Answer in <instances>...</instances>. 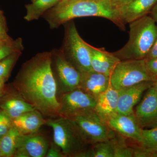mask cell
<instances>
[{
	"label": "cell",
	"instance_id": "9a60e30c",
	"mask_svg": "<svg viewBox=\"0 0 157 157\" xmlns=\"http://www.w3.org/2000/svg\"><path fill=\"white\" fill-rule=\"evenodd\" d=\"M157 3V0H134L117 9L121 22L125 25L147 15Z\"/></svg>",
	"mask_w": 157,
	"mask_h": 157
},
{
	"label": "cell",
	"instance_id": "52a82bcc",
	"mask_svg": "<svg viewBox=\"0 0 157 157\" xmlns=\"http://www.w3.org/2000/svg\"><path fill=\"white\" fill-rule=\"evenodd\" d=\"M51 53L52 70L59 98L64 93L78 88L81 74L66 59L60 48L52 49Z\"/></svg>",
	"mask_w": 157,
	"mask_h": 157
},
{
	"label": "cell",
	"instance_id": "ac0fdd59",
	"mask_svg": "<svg viewBox=\"0 0 157 157\" xmlns=\"http://www.w3.org/2000/svg\"><path fill=\"white\" fill-rule=\"evenodd\" d=\"M0 108L3 109L11 119L16 118L23 113L36 109L20 95L14 92L5 95L0 98Z\"/></svg>",
	"mask_w": 157,
	"mask_h": 157
},
{
	"label": "cell",
	"instance_id": "44dd1931",
	"mask_svg": "<svg viewBox=\"0 0 157 157\" xmlns=\"http://www.w3.org/2000/svg\"><path fill=\"white\" fill-rule=\"evenodd\" d=\"M20 134L14 127L0 138V149L2 157H14Z\"/></svg>",
	"mask_w": 157,
	"mask_h": 157
},
{
	"label": "cell",
	"instance_id": "e575fe53",
	"mask_svg": "<svg viewBox=\"0 0 157 157\" xmlns=\"http://www.w3.org/2000/svg\"><path fill=\"white\" fill-rule=\"evenodd\" d=\"M5 82L0 79V98L2 95L4 93V87H5Z\"/></svg>",
	"mask_w": 157,
	"mask_h": 157
},
{
	"label": "cell",
	"instance_id": "4dcf8cb0",
	"mask_svg": "<svg viewBox=\"0 0 157 157\" xmlns=\"http://www.w3.org/2000/svg\"><path fill=\"white\" fill-rule=\"evenodd\" d=\"M145 59L147 70L157 77V58Z\"/></svg>",
	"mask_w": 157,
	"mask_h": 157
},
{
	"label": "cell",
	"instance_id": "d590c367",
	"mask_svg": "<svg viewBox=\"0 0 157 157\" xmlns=\"http://www.w3.org/2000/svg\"><path fill=\"white\" fill-rule=\"evenodd\" d=\"M154 86L155 90L156 93L157 95V78L155 81L154 84Z\"/></svg>",
	"mask_w": 157,
	"mask_h": 157
},
{
	"label": "cell",
	"instance_id": "d6a6232c",
	"mask_svg": "<svg viewBox=\"0 0 157 157\" xmlns=\"http://www.w3.org/2000/svg\"><path fill=\"white\" fill-rule=\"evenodd\" d=\"M157 58V37L145 59Z\"/></svg>",
	"mask_w": 157,
	"mask_h": 157
},
{
	"label": "cell",
	"instance_id": "d6986e66",
	"mask_svg": "<svg viewBox=\"0 0 157 157\" xmlns=\"http://www.w3.org/2000/svg\"><path fill=\"white\" fill-rule=\"evenodd\" d=\"M119 91L111 86L98 96L94 110L103 120L107 121L117 113Z\"/></svg>",
	"mask_w": 157,
	"mask_h": 157
},
{
	"label": "cell",
	"instance_id": "83f0119b",
	"mask_svg": "<svg viewBox=\"0 0 157 157\" xmlns=\"http://www.w3.org/2000/svg\"><path fill=\"white\" fill-rule=\"evenodd\" d=\"M11 38L8 34V28L6 17L2 11L0 9V41L7 40Z\"/></svg>",
	"mask_w": 157,
	"mask_h": 157
},
{
	"label": "cell",
	"instance_id": "836d02e7",
	"mask_svg": "<svg viewBox=\"0 0 157 157\" xmlns=\"http://www.w3.org/2000/svg\"><path fill=\"white\" fill-rule=\"evenodd\" d=\"M151 13V17L154 20L157 24V3L152 9Z\"/></svg>",
	"mask_w": 157,
	"mask_h": 157
},
{
	"label": "cell",
	"instance_id": "603a6c76",
	"mask_svg": "<svg viewBox=\"0 0 157 157\" xmlns=\"http://www.w3.org/2000/svg\"><path fill=\"white\" fill-rule=\"evenodd\" d=\"M22 51L15 52L0 61V79L6 82Z\"/></svg>",
	"mask_w": 157,
	"mask_h": 157
},
{
	"label": "cell",
	"instance_id": "74e56055",
	"mask_svg": "<svg viewBox=\"0 0 157 157\" xmlns=\"http://www.w3.org/2000/svg\"><path fill=\"white\" fill-rule=\"evenodd\" d=\"M35 1H36V0H31V2H33Z\"/></svg>",
	"mask_w": 157,
	"mask_h": 157
},
{
	"label": "cell",
	"instance_id": "7c38bea8",
	"mask_svg": "<svg viewBox=\"0 0 157 157\" xmlns=\"http://www.w3.org/2000/svg\"><path fill=\"white\" fill-rule=\"evenodd\" d=\"M106 122L119 135L132 139L140 144L142 143V129L137 124L134 114L126 115L116 113Z\"/></svg>",
	"mask_w": 157,
	"mask_h": 157
},
{
	"label": "cell",
	"instance_id": "3957f363",
	"mask_svg": "<svg viewBox=\"0 0 157 157\" xmlns=\"http://www.w3.org/2000/svg\"><path fill=\"white\" fill-rule=\"evenodd\" d=\"M126 44L113 53L121 61L145 59L157 37V24L145 15L130 23Z\"/></svg>",
	"mask_w": 157,
	"mask_h": 157
},
{
	"label": "cell",
	"instance_id": "f1b7e54d",
	"mask_svg": "<svg viewBox=\"0 0 157 157\" xmlns=\"http://www.w3.org/2000/svg\"><path fill=\"white\" fill-rule=\"evenodd\" d=\"M137 157H157V147L151 149L145 148L140 146L136 152Z\"/></svg>",
	"mask_w": 157,
	"mask_h": 157
},
{
	"label": "cell",
	"instance_id": "ba28073f",
	"mask_svg": "<svg viewBox=\"0 0 157 157\" xmlns=\"http://www.w3.org/2000/svg\"><path fill=\"white\" fill-rule=\"evenodd\" d=\"M71 119L78 125L86 139L91 145L110 140L117 134L94 109L78 114Z\"/></svg>",
	"mask_w": 157,
	"mask_h": 157
},
{
	"label": "cell",
	"instance_id": "8992f818",
	"mask_svg": "<svg viewBox=\"0 0 157 157\" xmlns=\"http://www.w3.org/2000/svg\"><path fill=\"white\" fill-rule=\"evenodd\" d=\"M156 76L147 68L145 59L121 61L110 76V83L121 90L145 81L155 82Z\"/></svg>",
	"mask_w": 157,
	"mask_h": 157
},
{
	"label": "cell",
	"instance_id": "e0dca14e",
	"mask_svg": "<svg viewBox=\"0 0 157 157\" xmlns=\"http://www.w3.org/2000/svg\"><path fill=\"white\" fill-rule=\"evenodd\" d=\"M37 109L23 113L12 120V127L15 128L20 135H26L36 133L46 124V119Z\"/></svg>",
	"mask_w": 157,
	"mask_h": 157
},
{
	"label": "cell",
	"instance_id": "277c9868",
	"mask_svg": "<svg viewBox=\"0 0 157 157\" xmlns=\"http://www.w3.org/2000/svg\"><path fill=\"white\" fill-rule=\"evenodd\" d=\"M45 124L52 129L53 143L65 157H83L92 146L72 119L61 116L50 118L46 119Z\"/></svg>",
	"mask_w": 157,
	"mask_h": 157
},
{
	"label": "cell",
	"instance_id": "f546056e",
	"mask_svg": "<svg viewBox=\"0 0 157 157\" xmlns=\"http://www.w3.org/2000/svg\"><path fill=\"white\" fill-rule=\"evenodd\" d=\"M46 157H65L58 147L55 145L53 142L51 143L47 152Z\"/></svg>",
	"mask_w": 157,
	"mask_h": 157
},
{
	"label": "cell",
	"instance_id": "d4e9b609",
	"mask_svg": "<svg viewBox=\"0 0 157 157\" xmlns=\"http://www.w3.org/2000/svg\"><path fill=\"white\" fill-rule=\"evenodd\" d=\"M114 157H132L134 156V147L128 146L124 139L117 134L113 138Z\"/></svg>",
	"mask_w": 157,
	"mask_h": 157
},
{
	"label": "cell",
	"instance_id": "7a4b0ae2",
	"mask_svg": "<svg viewBox=\"0 0 157 157\" xmlns=\"http://www.w3.org/2000/svg\"><path fill=\"white\" fill-rule=\"evenodd\" d=\"M92 16L107 18L122 29L125 28L111 0H61L42 17L51 29H55L74 18Z\"/></svg>",
	"mask_w": 157,
	"mask_h": 157
},
{
	"label": "cell",
	"instance_id": "484cf974",
	"mask_svg": "<svg viewBox=\"0 0 157 157\" xmlns=\"http://www.w3.org/2000/svg\"><path fill=\"white\" fill-rule=\"evenodd\" d=\"M142 142L140 146L145 148L157 147V126L150 129H141Z\"/></svg>",
	"mask_w": 157,
	"mask_h": 157
},
{
	"label": "cell",
	"instance_id": "9c48e42d",
	"mask_svg": "<svg viewBox=\"0 0 157 157\" xmlns=\"http://www.w3.org/2000/svg\"><path fill=\"white\" fill-rule=\"evenodd\" d=\"M59 116L72 118L90 110H94L96 100L79 88L64 93L58 98Z\"/></svg>",
	"mask_w": 157,
	"mask_h": 157
},
{
	"label": "cell",
	"instance_id": "2e32d148",
	"mask_svg": "<svg viewBox=\"0 0 157 157\" xmlns=\"http://www.w3.org/2000/svg\"><path fill=\"white\" fill-rule=\"evenodd\" d=\"M110 77L90 70L81 74L78 88L97 101L98 96L110 85Z\"/></svg>",
	"mask_w": 157,
	"mask_h": 157
},
{
	"label": "cell",
	"instance_id": "4316f807",
	"mask_svg": "<svg viewBox=\"0 0 157 157\" xmlns=\"http://www.w3.org/2000/svg\"><path fill=\"white\" fill-rule=\"evenodd\" d=\"M12 126L11 118L0 108V138L6 135Z\"/></svg>",
	"mask_w": 157,
	"mask_h": 157
},
{
	"label": "cell",
	"instance_id": "cb8c5ba5",
	"mask_svg": "<svg viewBox=\"0 0 157 157\" xmlns=\"http://www.w3.org/2000/svg\"><path fill=\"white\" fill-rule=\"evenodd\" d=\"M24 49L22 39L11 38L0 41V61L15 52L23 51Z\"/></svg>",
	"mask_w": 157,
	"mask_h": 157
},
{
	"label": "cell",
	"instance_id": "5bb4252c",
	"mask_svg": "<svg viewBox=\"0 0 157 157\" xmlns=\"http://www.w3.org/2000/svg\"><path fill=\"white\" fill-rule=\"evenodd\" d=\"M92 70L110 77L121 60L104 48H98L89 44Z\"/></svg>",
	"mask_w": 157,
	"mask_h": 157
},
{
	"label": "cell",
	"instance_id": "1f68e13d",
	"mask_svg": "<svg viewBox=\"0 0 157 157\" xmlns=\"http://www.w3.org/2000/svg\"><path fill=\"white\" fill-rule=\"evenodd\" d=\"M134 0H111V4L114 9H117L128 5Z\"/></svg>",
	"mask_w": 157,
	"mask_h": 157
},
{
	"label": "cell",
	"instance_id": "30bf717a",
	"mask_svg": "<svg viewBox=\"0 0 157 157\" xmlns=\"http://www.w3.org/2000/svg\"><path fill=\"white\" fill-rule=\"evenodd\" d=\"M134 114L141 129L157 126V95L154 85L147 90L142 101L135 108Z\"/></svg>",
	"mask_w": 157,
	"mask_h": 157
},
{
	"label": "cell",
	"instance_id": "8d00e7d4",
	"mask_svg": "<svg viewBox=\"0 0 157 157\" xmlns=\"http://www.w3.org/2000/svg\"><path fill=\"white\" fill-rule=\"evenodd\" d=\"M0 157H2V152H1V149H0Z\"/></svg>",
	"mask_w": 157,
	"mask_h": 157
},
{
	"label": "cell",
	"instance_id": "ffe728a7",
	"mask_svg": "<svg viewBox=\"0 0 157 157\" xmlns=\"http://www.w3.org/2000/svg\"><path fill=\"white\" fill-rule=\"evenodd\" d=\"M61 0H36L25 5L26 14L24 19L31 21L37 20L45 12L54 7Z\"/></svg>",
	"mask_w": 157,
	"mask_h": 157
},
{
	"label": "cell",
	"instance_id": "8fae6325",
	"mask_svg": "<svg viewBox=\"0 0 157 157\" xmlns=\"http://www.w3.org/2000/svg\"><path fill=\"white\" fill-rule=\"evenodd\" d=\"M38 132L20 135L14 157H45L50 144L45 136Z\"/></svg>",
	"mask_w": 157,
	"mask_h": 157
},
{
	"label": "cell",
	"instance_id": "7402d4cb",
	"mask_svg": "<svg viewBox=\"0 0 157 157\" xmlns=\"http://www.w3.org/2000/svg\"><path fill=\"white\" fill-rule=\"evenodd\" d=\"M113 138L93 144L86 157H114Z\"/></svg>",
	"mask_w": 157,
	"mask_h": 157
},
{
	"label": "cell",
	"instance_id": "5b68a950",
	"mask_svg": "<svg viewBox=\"0 0 157 157\" xmlns=\"http://www.w3.org/2000/svg\"><path fill=\"white\" fill-rule=\"evenodd\" d=\"M71 21L64 24L65 33L61 47L66 59L81 74L92 70L89 44L78 34Z\"/></svg>",
	"mask_w": 157,
	"mask_h": 157
},
{
	"label": "cell",
	"instance_id": "4fadbf2b",
	"mask_svg": "<svg viewBox=\"0 0 157 157\" xmlns=\"http://www.w3.org/2000/svg\"><path fill=\"white\" fill-rule=\"evenodd\" d=\"M154 82H143L119 90L117 113L126 115L134 114V107L140 101L144 93L153 86Z\"/></svg>",
	"mask_w": 157,
	"mask_h": 157
},
{
	"label": "cell",
	"instance_id": "6da1fadb",
	"mask_svg": "<svg viewBox=\"0 0 157 157\" xmlns=\"http://www.w3.org/2000/svg\"><path fill=\"white\" fill-rule=\"evenodd\" d=\"M14 90L48 118L59 117L56 82L51 68V51L37 53L26 61L13 82Z\"/></svg>",
	"mask_w": 157,
	"mask_h": 157
}]
</instances>
